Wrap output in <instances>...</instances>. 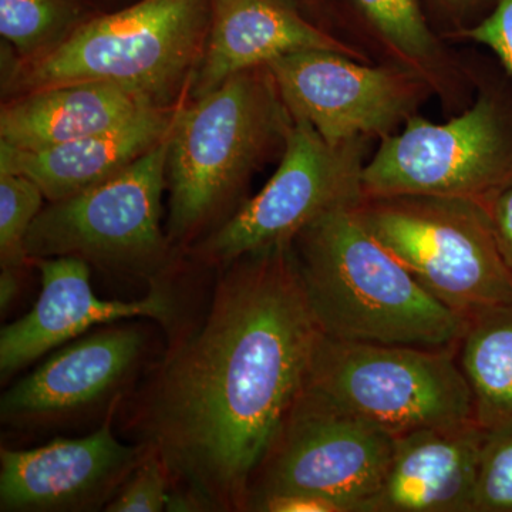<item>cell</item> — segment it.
<instances>
[{"mask_svg": "<svg viewBox=\"0 0 512 512\" xmlns=\"http://www.w3.org/2000/svg\"><path fill=\"white\" fill-rule=\"evenodd\" d=\"M217 269L208 302L167 333L164 355L117 416L160 458L171 490L202 511L244 512L256 470L308 382L320 330L292 244Z\"/></svg>", "mask_w": 512, "mask_h": 512, "instance_id": "1", "label": "cell"}, {"mask_svg": "<svg viewBox=\"0 0 512 512\" xmlns=\"http://www.w3.org/2000/svg\"><path fill=\"white\" fill-rule=\"evenodd\" d=\"M292 251L323 336L420 348L460 345L468 319L430 295L355 208L313 221L293 239Z\"/></svg>", "mask_w": 512, "mask_h": 512, "instance_id": "2", "label": "cell"}, {"mask_svg": "<svg viewBox=\"0 0 512 512\" xmlns=\"http://www.w3.org/2000/svg\"><path fill=\"white\" fill-rule=\"evenodd\" d=\"M292 116L268 67L229 77L180 107L168 146L167 235L190 251L234 214L249 178L281 141Z\"/></svg>", "mask_w": 512, "mask_h": 512, "instance_id": "3", "label": "cell"}, {"mask_svg": "<svg viewBox=\"0 0 512 512\" xmlns=\"http://www.w3.org/2000/svg\"><path fill=\"white\" fill-rule=\"evenodd\" d=\"M210 20V0H140L87 20L43 55L16 60L6 93L12 99L50 87L100 83L168 106L178 86L194 79Z\"/></svg>", "mask_w": 512, "mask_h": 512, "instance_id": "4", "label": "cell"}, {"mask_svg": "<svg viewBox=\"0 0 512 512\" xmlns=\"http://www.w3.org/2000/svg\"><path fill=\"white\" fill-rule=\"evenodd\" d=\"M357 217L430 295L464 318L512 303V268L488 207L436 197L365 198Z\"/></svg>", "mask_w": 512, "mask_h": 512, "instance_id": "5", "label": "cell"}, {"mask_svg": "<svg viewBox=\"0 0 512 512\" xmlns=\"http://www.w3.org/2000/svg\"><path fill=\"white\" fill-rule=\"evenodd\" d=\"M170 136L110 180L43 208L26 238L29 262L74 256L148 285L173 278L175 248L161 228Z\"/></svg>", "mask_w": 512, "mask_h": 512, "instance_id": "6", "label": "cell"}, {"mask_svg": "<svg viewBox=\"0 0 512 512\" xmlns=\"http://www.w3.org/2000/svg\"><path fill=\"white\" fill-rule=\"evenodd\" d=\"M306 387L394 437L476 419L458 346L348 342L320 333Z\"/></svg>", "mask_w": 512, "mask_h": 512, "instance_id": "7", "label": "cell"}, {"mask_svg": "<svg viewBox=\"0 0 512 512\" xmlns=\"http://www.w3.org/2000/svg\"><path fill=\"white\" fill-rule=\"evenodd\" d=\"M366 140L332 144L305 120L293 119L278 170L254 198L188 251L202 268L292 244L322 215L365 201Z\"/></svg>", "mask_w": 512, "mask_h": 512, "instance_id": "8", "label": "cell"}, {"mask_svg": "<svg viewBox=\"0 0 512 512\" xmlns=\"http://www.w3.org/2000/svg\"><path fill=\"white\" fill-rule=\"evenodd\" d=\"M366 198L436 197L490 207L512 185V140L493 101L434 124L412 116L362 174Z\"/></svg>", "mask_w": 512, "mask_h": 512, "instance_id": "9", "label": "cell"}, {"mask_svg": "<svg viewBox=\"0 0 512 512\" xmlns=\"http://www.w3.org/2000/svg\"><path fill=\"white\" fill-rule=\"evenodd\" d=\"M396 437L305 386L252 480L248 507L275 493H308L363 507L382 483Z\"/></svg>", "mask_w": 512, "mask_h": 512, "instance_id": "10", "label": "cell"}, {"mask_svg": "<svg viewBox=\"0 0 512 512\" xmlns=\"http://www.w3.org/2000/svg\"><path fill=\"white\" fill-rule=\"evenodd\" d=\"M292 119L308 121L332 144L387 137L419 100L414 74L306 50L266 64Z\"/></svg>", "mask_w": 512, "mask_h": 512, "instance_id": "11", "label": "cell"}, {"mask_svg": "<svg viewBox=\"0 0 512 512\" xmlns=\"http://www.w3.org/2000/svg\"><path fill=\"white\" fill-rule=\"evenodd\" d=\"M121 322L57 350L35 372L10 386L0 399L3 426L52 429L126 399L143 369L150 332L141 323Z\"/></svg>", "mask_w": 512, "mask_h": 512, "instance_id": "12", "label": "cell"}, {"mask_svg": "<svg viewBox=\"0 0 512 512\" xmlns=\"http://www.w3.org/2000/svg\"><path fill=\"white\" fill-rule=\"evenodd\" d=\"M121 402L100 427L80 439H57L30 450L0 451V511L106 510L147 456L143 444L123 443L114 421Z\"/></svg>", "mask_w": 512, "mask_h": 512, "instance_id": "13", "label": "cell"}, {"mask_svg": "<svg viewBox=\"0 0 512 512\" xmlns=\"http://www.w3.org/2000/svg\"><path fill=\"white\" fill-rule=\"evenodd\" d=\"M29 264L39 269L42 291L32 311L0 332L2 383L94 326L151 319L168 333L184 313L173 278L148 285L147 295L138 301H106L94 295L90 264L83 259L57 256L32 259Z\"/></svg>", "mask_w": 512, "mask_h": 512, "instance_id": "14", "label": "cell"}, {"mask_svg": "<svg viewBox=\"0 0 512 512\" xmlns=\"http://www.w3.org/2000/svg\"><path fill=\"white\" fill-rule=\"evenodd\" d=\"M487 430L476 419L400 434L363 512H474Z\"/></svg>", "mask_w": 512, "mask_h": 512, "instance_id": "15", "label": "cell"}, {"mask_svg": "<svg viewBox=\"0 0 512 512\" xmlns=\"http://www.w3.org/2000/svg\"><path fill=\"white\" fill-rule=\"evenodd\" d=\"M207 43L192 79V99L229 77L278 57L328 50L360 59L357 50L302 18L282 0H210Z\"/></svg>", "mask_w": 512, "mask_h": 512, "instance_id": "16", "label": "cell"}, {"mask_svg": "<svg viewBox=\"0 0 512 512\" xmlns=\"http://www.w3.org/2000/svg\"><path fill=\"white\" fill-rule=\"evenodd\" d=\"M180 107H151L103 133L42 151L0 146V171L35 181L49 202L64 200L110 180L146 156L170 136Z\"/></svg>", "mask_w": 512, "mask_h": 512, "instance_id": "17", "label": "cell"}, {"mask_svg": "<svg viewBox=\"0 0 512 512\" xmlns=\"http://www.w3.org/2000/svg\"><path fill=\"white\" fill-rule=\"evenodd\" d=\"M163 106L111 84L50 87L6 101L0 111V146L42 151L94 136L151 107Z\"/></svg>", "mask_w": 512, "mask_h": 512, "instance_id": "18", "label": "cell"}, {"mask_svg": "<svg viewBox=\"0 0 512 512\" xmlns=\"http://www.w3.org/2000/svg\"><path fill=\"white\" fill-rule=\"evenodd\" d=\"M458 362L474 400V417L485 430L512 426V303L468 319Z\"/></svg>", "mask_w": 512, "mask_h": 512, "instance_id": "19", "label": "cell"}, {"mask_svg": "<svg viewBox=\"0 0 512 512\" xmlns=\"http://www.w3.org/2000/svg\"><path fill=\"white\" fill-rule=\"evenodd\" d=\"M89 19L86 0H0V35L16 60L49 52Z\"/></svg>", "mask_w": 512, "mask_h": 512, "instance_id": "20", "label": "cell"}, {"mask_svg": "<svg viewBox=\"0 0 512 512\" xmlns=\"http://www.w3.org/2000/svg\"><path fill=\"white\" fill-rule=\"evenodd\" d=\"M43 200L45 194L35 181L0 171V268L20 272L29 265L26 238Z\"/></svg>", "mask_w": 512, "mask_h": 512, "instance_id": "21", "label": "cell"}, {"mask_svg": "<svg viewBox=\"0 0 512 512\" xmlns=\"http://www.w3.org/2000/svg\"><path fill=\"white\" fill-rule=\"evenodd\" d=\"M387 45L413 62H427L436 53V39L421 12L419 0H353Z\"/></svg>", "mask_w": 512, "mask_h": 512, "instance_id": "22", "label": "cell"}, {"mask_svg": "<svg viewBox=\"0 0 512 512\" xmlns=\"http://www.w3.org/2000/svg\"><path fill=\"white\" fill-rule=\"evenodd\" d=\"M474 512H512V426L487 431Z\"/></svg>", "mask_w": 512, "mask_h": 512, "instance_id": "23", "label": "cell"}, {"mask_svg": "<svg viewBox=\"0 0 512 512\" xmlns=\"http://www.w3.org/2000/svg\"><path fill=\"white\" fill-rule=\"evenodd\" d=\"M171 481L160 458L148 450L140 466L133 471L116 497L107 504V512L165 511Z\"/></svg>", "mask_w": 512, "mask_h": 512, "instance_id": "24", "label": "cell"}, {"mask_svg": "<svg viewBox=\"0 0 512 512\" xmlns=\"http://www.w3.org/2000/svg\"><path fill=\"white\" fill-rule=\"evenodd\" d=\"M466 36L493 50L512 76V0H498L493 13L468 29Z\"/></svg>", "mask_w": 512, "mask_h": 512, "instance_id": "25", "label": "cell"}, {"mask_svg": "<svg viewBox=\"0 0 512 512\" xmlns=\"http://www.w3.org/2000/svg\"><path fill=\"white\" fill-rule=\"evenodd\" d=\"M258 512H348L342 504L308 493H275L264 495L249 505Z\"/></svg>", "mask_w": 512, "mask_h": 512, "instance_id": "26", "label": "cell"}, {"mask_svg": "<svg viewBox=\"0 0 512 512\" xmlns=\"http://www.w3.org/2000/svg\"><path fill=\"white\" fill-rule=\"evenodd\" d=\"M495 237L512 268V185L495 198L488 207Z\"/></svg>", "mask_w": 512, "mask_h": 512, "instance_id": "27", "label": "cell"}, {"mask_svg": "<svg viewBox=\"0 0 512 512\" xmlns=\"http://www.w3.org/2000/svg\"><path fill=\"white\" fill-rule=\"evenodd\" d=\"M19 289V272L2 269V274H0V311L2 313L15 301Z\"/></svg>", "mask_w": 512, "mask_h": 512, "instance_id": "28", "label": "cell"}, {"mask_svg": "<svg viewBox=\"0 0 512 512\" xmlns=\"http://www.w3.org/2000/svg\"><path fill=\"white\" fill-rule=\"evenodd\" d=\"M476 2L477 0H440V3H443V5L456 10L470 8V6H473Z\"/></svg>", "mask_w": 512, "mask_h": 512, "instance_id": "29", "label": "cell"}, {"mask_svg": "<svg viewBox=\"0 0 512 512\" xmlns=\"http://www.w3.org/2000/svg\"><path fill=\"white\" fill-rule=\"evenodd\" d=\"M305 2H315V0H305Z\"/></svg>", "mask_w": 512, "mask_h": 512, "instance_id": "30", "label": "cell"}]
</instances>
